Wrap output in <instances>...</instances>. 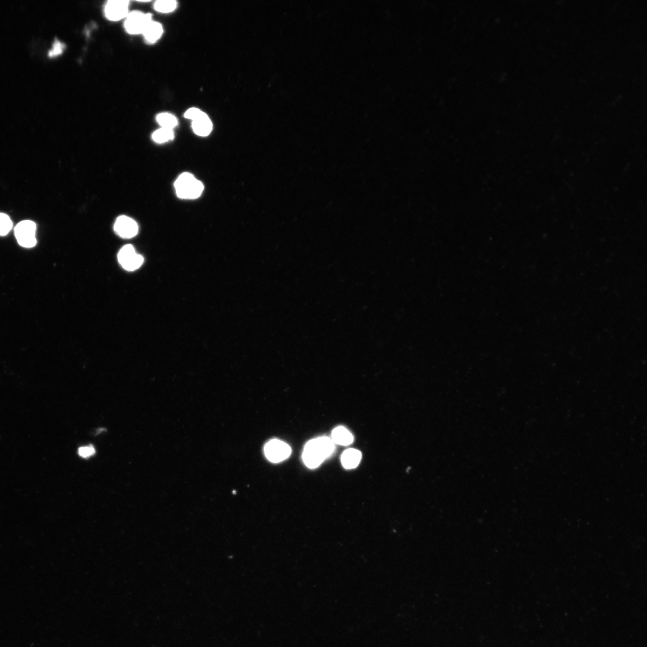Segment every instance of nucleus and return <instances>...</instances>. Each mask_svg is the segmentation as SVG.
I'll return each instance as SVG.
<instances>
[{"instance_id": "nucleus-2", "label": "nucleus", "mask_w": 647, "mask_h": 647, "mask_svg": "<svg viewBox=\"0 0 647 647\" xmlns=\"http://www.w3.org/2000/svg\"><path fill=\"white\" fill-rule=\"evenodd\" d=\"M176 194L183 199H195L200 197L204 189L201 182L192 175L184 173L175 183Z\"/></svg>"}, {"instance_id": "nucleus-8", "label": "nucleus", "mask_w": 647, "mask_h": 647, "mask_svg": "<svg viewBox=\"0 0 647 647\" xmlns=\"http://www.w3.org/2000/svg\"><path fill=\"white\" fill-rule=\"evenodd\" d=\"M129 2L125 0H111L105 7V15L110 21H117L126 18L128 14Z\"/></svg>"}, {"instance_id": "nucleus-3", "label": "nucleus", "mask_w": 647, "mask_h": 647, "mask_svg": "<svg viewBox=\"0 0 647 647\" xmlns=\"http://www.w3.org/2000/svg\"><path fill=\"white\" fill-rule=\"evenodd\" d=\"M36 225L29 220L20 222L15 228V235L20 245L33 248L37 243L35 236Z\"/></svg>"}, {"instance_id": "nucleus-1", "label": "nucleus", "mask_w": 647, "mask_h": 647, "mask_svg": "<svg viewBox=\"0 0 647 647\" xmlns=\"http://www.w3.org/2000/svg\"><path fill=\"white\" fill-rule=\"evenodd\" d=\"M335 449L334 443L328 437H321L306 443L303 453V460L310 469L317 468L324 461L332 455Z\"/></svg>"}, {"instance_id": "nucleus-9", "label": "nucleus", "mask_w": 647, "mask_h": 647, "mask_svg": "<svg viewBox=\"0 0 647 647\" xmlns=\"http://www.w3.org/2000/svg\"><path fill=\"white\" fill-rule=\"evenodd\" d=\"M192 127L196 134L205 137L211 133L212 123L208 115L203 113L201 117L192 121Z\"/></svg>"}, {"instance_id": "nucleus-16", "label": "nucleus", "mask_w": 647, "mask_h": 647, "mask_svg": "<svg viewBox=\"0 0 647 647\" xmlns=\"http://www.w3.org/2000/svg\"><path fill=\"white\" fill-rule=\"evenodd\" d=\"M13 223L9 216L0 213V236L8 235L12 228Z\"/></svg>"}, {"instance_id": "nucleus-12", "label": "nucleus", "mask_w": 647, "mask_h": 647, "mask_svg": "<svg viewBox=\"0 0 647 647\" xmlns=\"http://www.w3.org/2000/svg\"><path fill=\"white\" fill-rule=\"evenodd\" d=\"M163 33V29L160 23L151 21L146 26L142 35L148 43H154L160 39Z\"/></svg>"}, {"instance_id": "nucleus-15", "label": "nucleus", "mask_w": 647, "mask_h": 647, "mask_svg": "<svg viewBox=\"0 0 647 647\" xmlns=\"http://www.w3.org/2000/svg\"><path fill=\"white\" fill-rule=\"evenodd\" d=\"M177 7V2L175 0H159L155 2L154 8L158 12L170 13Z\"/></svg>"}, {"instance_id": "nucleus-5", "label": "nucleus", "mask_w": 647, "mask_h": 647, "mask_svg": "<svg viewBox=\"0 0 647 647\" xmlns=\"http://www.w3.org/2000/svg\"><path fill=\"white\" fill-rule=\"evenodd\" d=\"M152 21L150 13L134 11L128 13L125 21V29L131 35L143 33L149 23Z\"/></svg>"}, {"instance_id": "nucleus-10", "label": "nucleus", "mask_w": 647, "mask_h": 647, "mask_svg": "<svg viewBox=\"0 0 647 647\" xmlns=\"http://www.w3.org/2000/svg\"><path fill=\"white\" fill-rule=\"evenodd\" d=\"M361 459V452L355 449L345 451L341 457L342 465L347 469L355 468L360 463Z\"/></svg>"}, {"instance_id": "nucleus-6", "label": "nucleus", "mask_w": 647, "mask_h": 647, "mask_svg": "<svg viewBox=\"0 0 647 647\" xmlns=\"http://www.w3.org/2000/svg\"><path fill=\"white\" fill-rule=\"evenodd\" d=\"M118 259L122 267L130 272L139 268L144 262V257L137 254L131 245L124 246L118 254Z\"/></svg>"}, {"instance_id": "nucleus-11", "label": "nucleus", "mask_w": 647, "mask_h": 647, "mask_svg": "<svg viewBox=\"0 0 647 647\" xmlns=\"http://www.w3.org/2000/svg\"><path fill=\"white\" fill-rule=\"evenodd\" d=\"M331 440L336 444L341 445H349L353 442V436L351 433L344 427H338L334 429L331 434Z\"/></svg>"}, {"instance_id": "nucleus-13", "label": "nucleus", "mask_w": 647, "mask_h": 647, "mask_svg": "<svg viewBox=\"0 0 647 647\" xmlns=\"http://www.w3.org/2000/svg\"><path fill=\"white\" fill-rule=\"evenodd\" d=\"M157 121L161 128L173 130L178 124V120L174 115L168 113H162L157 115Z\"/></svg>"}, {"instance_id": "nucleus-14", "label": "nucleus", "mask_w": 647, "mask_h": 647, "mask_svg": "<svg viewBox=\"0 0 647 647\" xmlns=\"http://www.w3.org/2000/svg\"><path fill=\"white\" fill-rule=\"evenodd\" d=\"M174 131L171 129H167V128H161L160 129L155 131L152 134V139L158 144L165 143V142L174 139Z\"/></svg>"}, {"instance_id": "nucleus-19", "label": "nucleus", "mask_w": 647, "mask_h": 647, "mask_svg": "<svg viewBox=\"0 0 647 647\" xmlns=\"http://www.w3.org/2000/svg\"><path fill=\"white\" fill-rule=\"evenodd\" d=\"M203 113H204L203 111L197 108L193 107L186 111L184 116L187 119L194 121L201 117Z\"/></svg>"}, {"instance_id": "nucleus-4", "label": "nucleus", "mask_w": 647, "mask_h": 647, "mask_svg": "<svg viewBox=\"0 0 647 647\" xmlns=\"http://www.w3.org/2000/svg\"><path fill=\"white\" fill-rule=\"evenodd\" d=\"M291 453L290 446L278 439H273L264 446L267 459L273 463H279L289 458Z\"/></svg>"}, {"instance_id": "nucleus-18", "label": "nucleus", "mask_w": 647, "mask_h": 647, "mask_svg": "<svg viewBox=\"0 0 647 647\" xmlns=\"http://www.w3.org/2000/svg\"><path fill=\"white\" fill-rule=\"evenodd\" d=\"M96 449L93 445H88L80 447L78 449V454L82 458H88V457L93 456L96 454Z\"/></svg>"}, {"instance_id": "nucleus-7", "label": "nucleus", "mask_w": 647, "mask_h": 647, "mask_svg": "<svg viewBox=\"0 0 647 647\" xmlns=\"http://www.w3.org/2000/svg\"><path fill=\"white\" fill-rule=\"evenodd\" d=\"M114 230L121 238L131 239L137 235L138 228L137 223L134 219L123 215L117 218L115 223Z\"/></svg>"}, {"instance_id": "nucleus-17", "label": "nucleus", "mask_w": 647, "mask_h": 647, "mask_svg": "<svg viewBox=\"0 0 647 647\" xmlns=\"http://www.w3.org/2000/svg\"><path fill=\"white\" fill-rule=\"evenodd\" d=\"M64 48H65V45L64 43L59 41V40H55L53 43L52 49L49 51L48 55L50 57L59 56L63 52Z\"/></svg>"}]
</instances>
